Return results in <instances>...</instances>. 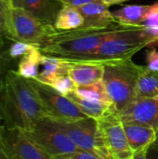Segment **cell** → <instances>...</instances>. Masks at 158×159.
<instances>
[{
  "label": "cell",
  "mask_w": 158,
  "mask_h": 159,
  "mask_svg": "<svg viewBox=\"0 0 158 159\" xmlns=\"http://www.w3.org/2000/svg\"><path fill=\"white\" fill-rule=\"evenodd\" d=\"M47 113L27 79L14 69L0 83V121L7 129L31 131Z\"/></svg>",
  "instance_id": "6da1fadb"
},
{
  "label": "cell",
  "mask_w": 158,
  "mask_h": 159,
  "mask_svg": "<svg viewBox=\"0 0 158 159\" xmlns=\"http://www.w3.org/2000/svg\"><path fill=\"white\" fill-rule=\"evenodd\" d=\"M119 23L107 27H79L73 30L57 31L39 47L42 54L70 61H83L92 53L103 38Z\"/></svg>",
  "instance_id": "7a4b0ae2"
},
{
  "label": "cell",
  "mask_w": 158,
  "mask_h": 159,
  "mask_svg": "<svg viewBox=\"0 0 158 159\" xmlns=\"http://www.w3.org/2000/svg\"><path fill=\"white\" fill-rule=\"evenodd\" d=\"M102 83L116 111L121 112L135 99V89L140 65L131 59L103 61Z\"/></svg>",
  "instance_id": "3957f363"
},
{
  "label": "cell",
  "mask_w": 158,
  "mask_h": 159,
  "mask_svg": "<svg viewBox=\"0 0 158 159\" xmlns=\"http://www.w3.org/2000/svg\"><path fill=\"white\" fill-rule=\"evenodd\" d=\"M148 47V37L143 25L119 24L109 33L101 45L83 61H109L131 59L142 48Z\"/></svg>",
  "instance_id": "277c9868"
},
{
  "label": "cell",
  "mask_w": 158,
  "mask_h": 159,
  "mask_svg": "<svg viewBox=\"0 0 158 159\" xmlns=\"http://www.w3.org/2000/svg\"><path fill=\"white\" fill-rule=\"evenodd\" d=\"M50 119L73 141L78 148L95 152L106 159H111L102 141L99 124L96 119L91 117H85L76 120Z\"/></svg>",
  "instance_id": "5b68a950"
},
{
  "label": "cell",
  "mask_w": 158,
  "mask_h": 159,
  "mask_svg": "<svg viewBox=\"0 0 158 159\" xmlns=\"http://www.w3.org/2000/svg\"><path fill=\"white\" fill-rule=\"evenodd\" d=\"M9 40L27 42L40 47L58 30L54 25L45 23L28 11L12 7Z\"/></svg>",
  "instance_id": "8992f818"
},
{
  "label": "cell",
  "mask_w": 158,
  "mask_h": 159,
  "mask_svg": "<svg viewBox=\"0 0 158 159\" xmlns=\"http://www.w3.org/2000/svg\"><path fill=\"white\" fill-rule=\"evenodd\" d=\"M27 81L46 109L47 117L57 120H76L88 117L67 96L61 94L51 86L35 78L27 79Z\"/></svg>",
  "instance_id": "52a82bcc"
},
{
  "label": "cell",
  "mask_w": 158,
  "mask_h": 159,
  "mask_svg": "<svg viewBox=\"0 0 158 159\" xmlns=\"http://www.w3.org/2000/svg\"><path fill=\"white\" fill-rule=\"evenodd\" d=\"M25 133L45 151L56 157L80 150L49 117L41 119L33 130Z\"/></svg>",
  "instance_id": "ba28073f"
},
{
  "label": "cell",
  "mask_w": 158,
  "mask_h": 159,
  "mask_svg": "<svg viewBox=\"0 0 158 159\" xmlns=\"http://www.w3.org/2000/svg\"><path fill=\"white\" fill-rule=\"evenodd\" d=\"M100 132L111 159H132L123 123L114 112L98 121Z\"/></svg>",
  "instance_id": "9c48e42d"
},
{
  "label": "cell",
  "mask_w": 158,
  "mask_h": 159,
  "mask_svg": "<svg viewBox=\"0 0 158 159\" xmlns=\"http://www.w3.org/2000/svg\"><path fill=\"white\" fill-rule=\"evenodd\" d=\"M117 116L124 124H138L156 129L158 128V96L134 99L127 107L117 113Z\"/></svg>",
  "instance_id": "30bf717a"
},
{
  "label": "cell",
  "mask_w": 158,
  "mask_h": 159,
  "mask_svg": "<svg viewBox=\"0 0 158 159\" xmlns=\"http://www.w3.org/2000/svg\"><path fill=\"white\" fill-rule=\"evenodd\" d=\"M0 129L7 144L18 159H58L31 140L24 131L7 129L3 126Z\"/></svg>",
  "instance_id": "8fae6325"
},
{
  "label": "cell",
  "mask_w": 158,
  "mask_h": 159,
  "mask_svg": "<svg viewBox=\"0 0 158 159\" xmlns=\"http://www.w3.org/2000/svg\"><path fill=\"white\" fill-rule=\"evenodd\" d=\"M68 75L76 87L93 85L102 80L104 65L102 61H70Z\"/></svg>",
  "instance_id": "7c38bea8"
},
{
  "label": "cell",
  "mask_w": 158,
  "mask_h": 159,
  "mask_svg": "<svg viewBox=\"0 0 158 159\" xmlns=\"http://www.w3.org/2000/svg\"><path fill=\"white\" fill-rule=\"evenodd\" d=\"M13 7L23 8L45 23L54 25L57 15L62 7L59 0H10Z\"/></svg>",
  "instance_id": "4fadbf2b"
},
{
  "label": "cell",
  "mask_w": 158,
  "mask_h": 159,
  "mask_svg": "<svg viewBox=\"0 0 158 159\" xmlns=\"http://www.w3.org/2000/svg\"><path fill=\"white\" fill-rule=\"evenodd\" d=\"M77 8L85 20L82 27H107L116 23L109 7L101 0H96Z\"/></svg>",
  "instance_id": "5bb4252c"
},
{
  "label": "cell",
  "mask_w": 158,
  "mask_h": 159,
  "mask_svg": "<svg viewBox=\"0 0 158 159\" xmlns=\"http://www.w3.org/2000/svg\"><path fill=\"white\" fill-rule=\"evenodd\" d=\"M125 134L133 154L148 149L155 143L156 138V130L152 127L123 123Z\"/></svg>",
  "instance_id": "9a60e30c"
},
{
  "label": "cell",
  "mask_w": 158,
  "mask_h": 159,
  "mask_svg": "<svg viewBox=\"0 0 158 159\" xmlns=\"http://www.w3.org/2000/svg\"><path fill=\"white\" fill-rule=\"evenodd\" d=\"M67 97L78 106L82 113H84L88 117L96 119L97 121L106 117L114 112H116L114 106L110 103L82 98L78 96L74 91L68 94Z\"/></svg>",
  "instance_id": "2e32d148"
},
{
  "label": "cell",
  "mask_w": 158,
  "mask_h": 159,
  "mask_svg": "<svg viewBox=\"0 0 158 159\" xmlns=\"http://www.w3.org/2000/svg\"><path fill=\"white\" fill-rule=\"evenodd\" d=\"M69 64L70 62L66 60L43 54L40 65L41 70L35 79L47 85H50V83L57 77L68 75Z\"/></svg>",
  "instance_id": "e0dca14e"
},
{
  "label": "cell",
  "mask_w": 158,
  "mask_h": 159,
  "mask_svg": "<svg viewBox=\"0 0 158 159\" xmlns=\"http://www.w3.org/2000/svg\"><path fill=\"white\" fill-rule=\"evenodd\" d=\"M151 5H129L113 13L115 21L122 25L140 26L147 18Z\"/></svg>",
  "instance_id": "ac0fdd59"
},
{
  "label": "cell",
  "mask_w": 158,
  "mask_h": 159,
  "mask_svg": "<svg viewBox=\"0 0 158 159\" xmlns=\"http://www.w3.org/2000/svg\"><path fill=\"white\" fill-rule=\"evenodd\" d=\"M158 96V72L147 66L139 68V75L135 89V99Z\"/></svg>",
  "instance_id": "d6986e66"
},
{
  "label": "cell",
  "mask_w": 158,
  "mask_h": 159,
  "mask_svg": "<svg viewBox=\"0 0 158 159\" xmlns=\"http://www.w3.org/2000/svg\"><path fill=\"white\" fill-rule=\"evenodd\" d=\"M84 18L77 7L62 6L60 9L54 26L59 31L73 30L84 25Z\"/></svg>",
  "instance_id": "ffe728a7"
},
{
  "label": "cell",
  "mask_w": 158,
  "mask_h": 159,
  "mask_svg": "<svg viewBox=\"0 0 158 159\" xmlns=\"http://www.w3.org/2000/svg\"><path fill=\"white\" fill-rule=\"evenodd\" d=\"M43 54L39 48H35L28 54L20 59L18 69L16 70L20 75L24 78H37L40 72V65Z\"/></svg>",
  "instance_id": "44dd1931"
},
{
  "label": "cell",
  "mask_w": 158,
  "mask_h": 159,
  "mask_svg": "<svg viewBox=\"0 0 158 159\" xmlns=\"http://www.w3.org/2000/svg\"><path fill=\"white\" fill-rule=\"evenodd\" d=\"M74 92L78 96L85 98V99H88V100L102 102L112 104L102 81H100L98 83H95V84L89 85V86L76 87L74 89Z\"/></svg>",
  "instance_id": "7402d4cb"
},
{
  "label": "cell",
  "mask_w": 158,
  "mask_h": 159,
  "mask_svg": "<svg viewBox=\"0 0 158 159\" xmlns=\"http://www.w3.org/2000/svg\"><path fill=\"white\" fill-rule=\"evenodd\" d=\"M148 37V47L158 46V2L151 5L146 20L142 23Z\"/></svg>",
  "instance_id": "603a6c76"
},
{
  "label": "cell",
  "mask_w": 158,
  "mask_h": 159,
  "mask_svg": "<svg viewBox=\"0 0 158 159\" xmlns=\"http://www.w3.org/2000/svg\"><path fill=\"white\" fill-rule=\"evenodd\" d=\"M12 7L10 0H0V36H4L7 39L11 33Z\"/></svg>",
  "instance_id": "cb8c5ba5"
},
{
  "label": "cell",
  "mask_w": 158,
  "mask_h": 159,
  "mask_svg": "<svg viewBox=\"0 0 158 159\" xmlns=\"http://www.w3.org/2000/svg\"><path fill=\"white\" fill-rule=\"evenodd\" d=\"M4 36H0V83L6 77L8 71L12 70L15 63V59H13L8 52V47L7 46Z\"/></svg>",
  "instance_id": "d4e9b609"
},
{
  "label": "cell",
  "mask_w": 158,
  "mask_h": 159,
  "mask_svg": "<svg viewBox=\"0 0 158 159\" xmlns=\"http://www.w3.org/2000/svg\"><path fill=\"white\" fill-rule=\"evenodd\" d=\"M49 86H51L54 89H56L58 92H60L64 96H67L71 92L74 91L76 88L75 84L73 82V80L69 77L68 75H64L57 77L50 83Z\"/></svg>",
  "instance_id": "484cf974"
},
{
  "label": "cell",
  "mask_w": 158,
  "mask_h": 159,
  "mask_svg": "<svg viewBox=\"0 0 158 159\" xmlns=\"http://www.w3.org/2000/svg\"><path fill=\"white\" fill-rule=\"evenodd\" d=\"M35 48H39V47L30 44V43H27V42L12 41V43L8 47V52H9V55L13 59L18 60L19 58H21L24 55L28 54L30 51H32Z\"/></svg>",
  "instance_id": "4316f807"
},
{
  "label": "cell",
  "mask_w": 158,
  "mask_h": 159,
  "mask_svg": "<svg viewBox=\"0 0 158 159\" xmlns=\"http://www.w3.org/2000/svg\"><path fill=\"white\" fill-rule=\"evenodd\" d=\"M58 159H106L102 156L91 152V151H86V150H78L74 153L69 154V155H64L61 157H57Z\"/></svg>",
  "instance_id": "83f0119b"
},
{
  "label": "cell",
  "mask_w": 158,
  "mask_h": 159,
  "mask_svg": "<svg viewBox=\"0 0 158 159\" xmlns=\"http://www.w3.org/2000/svg\"><path fill=\"white\" fill-rule=\"evenodd\" d=\"M146 63L149 69L158 72V49L156 48H153L147 51Z\"/></svg>",
  "instance_id": "f1b7e54d"
},
{
  "label": "cell",
  "mask_w": 158,
  "mask_h": 159,
  "mask_svg": "<svg viewBox=\"0 0 158 159\" xmlns=\"http://www.w3.org/2000/svg\"><path fill=\"white\" fill-rule=\"evenodd\" d=\"M0 159H18L7 144L0 129Z\"/></svg>",
  "instance_id": "f546056e"
},
{
  "label": "cell",
  "mask_w": 158,
  "mask_h": 159,
  "mask_svg": "<svg viewBox=\"0 0 158 159\" xmlns=\"http://www.w3.org/2000/svg\"><path fill=\"white\" fill-rule=\"evenodd\" d=\"M62 5L64 6H70L74 7H79L81 6H84L86 4L94 2L96 0H59Z\"/></svg>",
  "instance_id": "4dcf8cb0"
},
{
  "label": "cell",
  "mask_w": 158,
  "mask_h": 159,
  "mask_svg": "<svg viewBox=\"0 0 158 159\" xmlns=\"http://www.w3.org/2000/svg\"><path fill=\"white\" fill-rule=\"evenodd\" d=\"M132 159H155L151 156V152H150V148L142 150L141 152L135 153L133 154Z\"/></svg>",
  "instance_id": "1f68e13d"
},
{
  "label": "cell",
  "mask_w": 158,
  "mask_h": 159,
  "mask_svg": "<svg viewBox=\"0 0 158 159\" xmlns=\"http://www.w3.org/2000/svg\"><path fill=\"white\" fill-rule=\"evenodd\" d=\"M102 3H104L106 6L110 7L112 5H115V4H120V3H123L125 1H128V0H101Z\"/></svg>",
  "instance_id": "d6a6232c"
},
{
  "label": "cell",
  "mask_w": 158,
  "mask_h": 159,
  "mask_svg": "<svg viewBox=\"0 0 158 159\" xmlns=\"http://www.w3.org/2000/svg\"><path fill=\"white\" fill-rule=\"evenodd\" d=\"M156 141H155V143L152 144L155 148H156L158 150V128L156 129Z\"/></svg>",
  "instance_id": "836d02e7"
}]
</instances>
